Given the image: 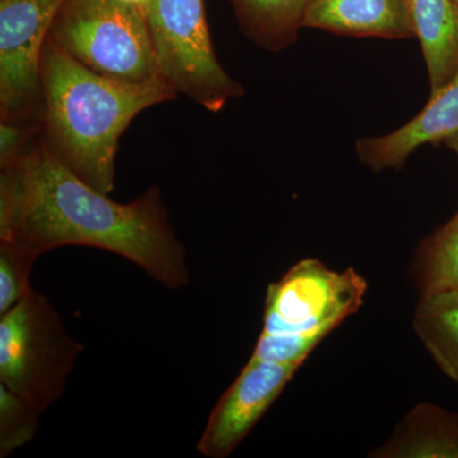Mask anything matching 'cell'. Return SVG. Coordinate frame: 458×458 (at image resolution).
<instances>
[{"label":"cell","mask_w":458,"mask_h":458,"mask_svg":"<svg viewBox=\"0 0 458 458\" xmlns=\"http://www.w3.org/2000/svg\"><path fill=\"white\" fill-rule=\"evenodd\" d=\"M454 2H456V3H457V4H458V0H454Z\"/></svg>","instance_id":"44dd1931"},{"label":"cell","mask_w":458,"mask_h":458,"mask_svg":"<svg viewBox=\"0 0 458 458\" xmlns=\"http://www.w3.org/2000/svg\"><path fill=\"white\" fill-rule=\"evenodd\" d=\"M246 38L276 53L293 45L312 0H228Z\"/></svg>","instance_id":"4fadbf2b"},{"label":"cell","mask_w":458,"mask_h":458,"mask_svg":"<svg viewBox=\"0 0 458 458\" xmlns=\"http://www.w3.org/2000/svg\"><path fill=\"white\" fill-rule=\"evenodd\" d=\"M146 17L162 78L177 95L212 113L243 95L216 55L204 0H150Z\"/></svg>","instance_id":"8992f818"},{"label":"cell","mask_w":458,"mask_h":458,"mask_svg":"<svg viewBox=\"0 0 458 458\" xmlns=\"http://www.w3.org/2000/svg\"><path fill=\"white\" fill-rule=\"evenodd\" d=\"M369 457L458 458V414L436 403H418Z\"/></svg>","instance_id":"8fae6325"},{"label":"cell","mask_w":458,"mask_h":458,"mask_svg":"<svg viewBox=\"0 0 458 458\" xmlns=\"http://www.w3.org/2000/svg\"><path fill=\"white\" fill-rule=\"evenodd\" d=\"M458 135V71L445 86L430 93L426 107L390 134L361 138L355 152L373 172L400 170L410 156L427 144L445 143Z\"/></svg>","instance_id":"9c48e42d"},{"label":"cell","mask_w":458,"mask_h":458,"mask_svg":"<svg viewBox=\"0 0 458 458\" xmlns=\"http://www.w3.org/2000/svg\"><path fill=\"white\" fill-rule=\"evenodd\" d=\"M120 2L126 3V4H131L132 7H137L138 9H140V11H143L144 13H146L150 0H120Z\"/></svg>","instance_id":"d6986e66"},{"label":"cell","mask_w":458,"mask_h":458,"mask_svg":"<svg viewBox=\"0 0 458 458\" xmlns=\"http://www.w3.org/2000/svg\"><path fill=\"white\" fill-rule=\"evenodd\" d=\"M414 276L421 294L458 291V212L421 243Z\"/></svg>","instance_id":"9a60e30c"},{"label":"cell","mask_w":458,"mask_h":458,"mask_svg":"<svg viewBox=\"0 0 458 458\" xmlns=\"http://www.w3.org/2000/svg\"><path fill=\"white\" fill-rule=\"evenodd\" d=\"M0 170V240L38 256L63 246L95 247L134 262L174 291L189 284L185 246L156 186L116 203L63 165L41 135Z\"/></svg>","instance_id":"6da1fadb"},{"label":"cell","mask_w":458,"mask_h":458,"mask_svg":"<svg viewBox=\"0 0 458 458\" xmlns=\"http://www.w3.org/2000/svg\"><path fill=\"white\" fill-rule=\"evenodd\" d=\"M65 0H0V119L38 120L42 57Z\"/></svg>","instance_id":"52a82bcc"},{"label":"cell","mask_w":458,"mask_h":458,"mask_svg":"<svg viewBox=\"0 0 458 458\" xmlns=\"http://www.w3.org/2000/svg\"><path fill=\"white\" fill-rule=\"evenodd\" d=\"M176 98L165 82L125 83L96 73L49 38L42 57L40 135L63 165L108 195L123 131L141 111Z\"/></svg>","instance_id":"7a4b0ae2"},{"label":"cell","mask_w":458,"mask_h":458,"mask_svg":"<svg viewBox=\"0 0 458 458\" xmlns=\"http://www.w3.org/2000/svg\"><path fill=\"white\" fill-rule=\"evenodd\" d=\"M366 293V279L352 267L331 270L316 259L297 262L267 288L252 360L303 364L331 331L358 312Z\"/></svg>","instance_id":"3957f363"},{"label":"cell","mask_w":458,"mask_h":458,"mask_svg":"<svg viewBox=\"0 0 458 458\" xmlns=\"http://www.w3.org/2000/svg\"><path fill=\"white\" fill-rule=\"evenodd\" d=\"M82 351L47 298L32 288L0 316V384L42 412L64 394Z\"/></svg>","instance_id":"5b68a950"},{"label":"cell","mask_w":458,"mask_h":458,"mask_svg":"<svg viewBox=\"0 0 458 458\" xmlns=\"http://www.w3.org/2000/svg\"><path fill=\"white\" fill-rule=\"evenodd\" d=\"M303 27L349 38H414L408 0H312Z\"/></svg>","instance_id":"30bf717a"},{"label":"cell","mask_w":458,"mask_h":458,"mask_svg":"<svg viewBox=\"0 0 458 458\" xmlns=\"http://www.w3.org/2000/svg\"><path fill=\"white\" fill-rule=\"evenodd\" d=\"M42 411L0 384V457L5 458L35 437Z\"/></svg>","instance_id":"2e32d148"},{"label":"cell","mask_w":458,"mask_h":458,"mask_svg":"<svg viewBox=\"0 0 458 458\" xmlns=\"http://www.w3.org/2000/svg\"><path fill=\"white\" fill-rule=\"evenodd\" d=\"M301 366V363L250 358L210 412L198 442L199 454L207 458L231 456L282 394Z\"/></svg>","instance_id":"ba28073f"},{"label":"cell","mask_w":458,"mask_h":458,"mask_svg":"<svg viewBox=\"0 0 458 458\" xmlns=\"http://www.w3.org/2000/svg\"><path fill=\"white\" fill-rule=\"evenodd\" d=\"M40 135L38 120H2L0 123V168L16 164Z\"/></svg>","instance_id":"ac0fdd59"},{"label":"cell","mask_w":458,"mask_h":458,"mask_svg":"<svg viewBox=\"0 0 458 458\" xmlns=\"http://www.w3.org/2000/svg\"><path fill=\"white\" fill-rule=\"evenodd\" d=\"M408 4L430 93L436 92L458 71V4L454 0H408Z\"/></svg>","instance_id":"7c38bea8"},{"label":"cell","mask_w":458,"mask_h":458,"mask_svg":"<svg viewBox=\"0 0 458 458\" xmlns=\"http://www.w3.org/2000/svg\"><path fill=\"white\" fill-rule=\"evenodd\" d=\"M38 258L20 243L0 240V316L29 293L30 273Z\"/></svg>","instance_id":"e0dca14e"},{"label":"cell","mask_w":458,"mask_h":458,"mask_svg":"<svg viewBox=\"0 0 458 458\" xmlns=\"http://www.w3.org/2000/svg\"><path fill=\"white\" fill-rule=\"evenodd\" d=\"M445 146L450 148L452 152L456 153V156L458 157V135L456 137L451 138V140H448L445 141Z\"/></svg>","instance_id":"ffe728a7"},{"label":"cell","mask_w":458,"mask_h":458,"mask_svg":"<svg viewBox=\"0 0 458 458\" xmlns=\"http://www.w3.org/2000/svg\"><path fill=\"white\" fill-rule=\"evenodd\" d=\"M49 38L105 77L132 84L165 82L146 13L120 0H65Z\"/></svg>","instance_id":"277c9868"},{"label":"cell","mask_w":458,"mask_h":458,"mask_svg":"<svg viewBox=\"0 0 458 458\" xmlns=\"http://www.w3.org/2000/svg\"><path fill=\"white\" fill-rule=\"evenodd\" d=\"M412 327L437 366L458 386V291L421 294Z\"/></svg>","instance_id":"5bb4252c"}]
</instances>
